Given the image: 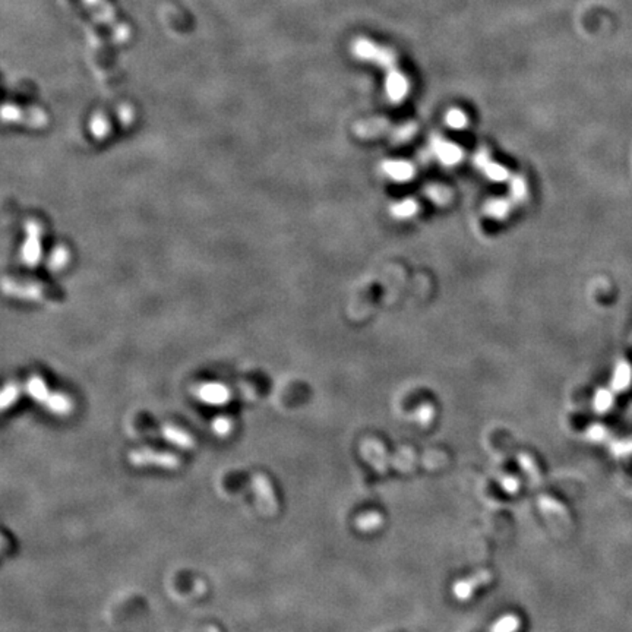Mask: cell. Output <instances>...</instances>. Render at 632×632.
Wrapping results in <instances>:
<instances>
[{
	"instance_id": "cell-10",
	"label": "cell",
	"mask_w": 632,
	"mask_h": 632,
	"mask_svg": "<svg viewBox=\"0 0 632 632\" xmlns=\"http://www.w3.org/2000/svg\"><path fill=\"white\" fill-rule=\"evenodd\" d=\"M382 168L391 179L397 182L410 181L414 174L413 166L406 161H387L382 164Z\"/></svg>"
},
{
	"instance_id": "cell-3",
	"label": "cell",
	"mask_w": 632,
	"mask_h": 632,
	"mask_svg": "<svg viewBox=\"0 0 632 632\" xmlns=\"http://www.w3.org/2000/svg\"><path fill=\"white\" fill-rule=\"evenodd\" d=\"M128 460L135 467L157 466V467H161L166 470H178L182 464L178 455L170 454V452H159V451L146 449V448L131 451L128 455Z\"/></svg>"
},
{
	"instance_id": "cell-9",
	"label": "cell",
	"mask_w": 632,
	"mask_h": 632,
	"mask_svg": "<svg viewBox=\"0 0 632 632\" xmlns=\"http://www.w3.org/2000/svg\"><path fill=\"white\" fill-rule=\"evenodd\" d=\"M631 382H632V366L628 362H619L612 376L611 390L615 394H621L629 388Z\"/></svg>"
},
{
	"instance_id": "cell-8",
	"label": "cell",
	"mask_w": 632,
	"mask_h": 632,
	"mask_svg": "<svg viewBox=\"0 0 632 632\" xmlns=\"http://www.w3.org/2000/svg\"><path fill=\"white\" fill-rule=\"evenodd\" d=\"M161 435L166 441H168L170 444L179 446L182 449H193L195 448V439L182 429L167 424L163 427Z\"/></svg>"
},
{
	"instance_id": "cell-16",
	"label": "cell",
	"mask_w": 632,
	"mask_h": 632,
	"mask_svg": "<svg viewBox=\"0 0 632 632\" xmlns=\"http://www.w3.org/2000/svg\"><path fill=\"white\" fill-rule=\"evenodd\" d=\"M232 429H233L232 422H230L229 419H225V417H217V419L213 422V431H214V434H215L217 436H220V438L229 436L230 432H232Z\"/></svg>"
},
{
	"instance_id": "cell-14",
	"label": "cell",
	"mask_w": 632,
	"mask_h": 632,
	"mask_svg": "<svg viewBox=\"0 0 632 632\" xmlns=\"http://www.w3.org/2000/svg\"><path fill=\"white\" fill-rule=\"evenodd\" d=\"M518 628H520V619L514 615H508L495 622L491 632H517Z\"/></svg>"
},
{
	"instance_id": "cell-5",
	"label": "cell",
	"mask_w": 632,
	"mask_h": 632,
	"mask_svg": "<svg viewBox=\"0 0 632 632\" xmlns=\"http://www.w3.org/2000/svg\"><path fill=\"white\" fill-rule=\"evenodd\" d=\"M432 146H434L436 157L445 166H454V164L460 163L463 159L461 148L452 142H446L441 138H435L432 142Z\"/></svg>"
},
{
	"instance_id": "cell-7",
	"label": "cell",
	"mask_w": 632,
	"mask_h": 632,
	"mask_svg": "<svg viewBox=\"0 0 632 632\" xmlns=\"http://www.w3.org/2000/svg\"><path fill=\"white\" fill-rule=\"evenodd\" d=\"M229 390L218 384L204 385L198 390V398L207 404H213V406H220L229 401Z\"/></svg>"
},
{
	"instance_id": "cell-17",
	"label": "cell",
	"mask_w": 632,
	"mask_h": 632,
	"mask_svg": "<svg viewBox=\"0 0 632 632\" xmlns=\"http://www.w3.org/2000/svg\"><path fill=\"white\" fill-rule=\"evenodd\" d=\"M525 183H524V181L521 179V178H515L514 181H513V183H511V193H513V198L514 199H517V200H520V199H523L524 196H525Z\"/></svg>"
},
{
	"instance_id": "cell-2",
	"label": "cell",
	"mask_w": 632,
	"mask_h": 632,
	"mask_svg": "<svg viewBox=\"0 0 632 632\" xmlns=\"http://www.w3.org/2000/svg\"><path fill=\"white\" fill-rule=\"evenodd\" d=\"M84 4L100 22H103L112 30L116 41L123 43L126 40H129L131 37L129 27H126L123 22L117 19L114 9L107 0H84Z\"/></svg>"
},
{
	"instance_id": "cell-18",
	"label": "cell",
	"mask_w": 632,
	"mask_h": 632,
	"mask_svg": "<svg viewBox=\"0 0 632 632\" xmlns=\"http://www.w3.org/2000/svg\"><path fill=\"white\" fill-rule=\"evenodd\" d=\"M16 397H18L16 388H15V387H8V388L5 390V392H4V395H2V409L6 410V409L11 406V404L15 402Z\"/></svg>"
},
{
	"instance_id": "cell-15",
	"label": "cell",
	"mask_w": 632,
	"mask_h": 632,
	"mask_svg": "<svg viewBox=\"0 0 632 632\" xmlns=\"http://www.w3.org/2000/svg\"><path fill=\"white\" fill-rule=\"evenodd\" d=\"M445 122H446V124L449 126V128H452V129H463V128H466V126H467L468 120H467V116L461 110L452 109V110H449L446 113Z\"/></svg>"
},
{
	"instance_id": "cell-6",
	"label": "cell",
	"mask_w": 632,
	"mask_h": 632,
	"mask_svg": "<svg viewBox=\"0 0 632 632\" xmlns=\"http://www.w3.org/2000/svg\"><path fill=\"white\" fill-rule=\"evenodd\" d=\"M474 164L480 170H483V173L493 182H503V181H507L508 176H510L507 168L491 161L485 151H478L477 156L474 157Z\"/></svg>"
},
{
	"instance_id": "cell-13",
	"label": "cell",
	"mask_w": 632,
	"mask_h": 632,
	"mask_svg": "<svg viewBox=\"0 0 632 632\" xmlns=\"http://www.w3.org/2000/svg\"><path fill=\"white\" fill-rule=\"evenodd\" d=\"M510 211H511L510 202L505 200V199L491 200L489 204L486 205V213L491 217H495V218H505L510 214Z\"/></svg>"
},
{
	"instance_id": "cell-12",
	"label": "cell",
	"mask_w": 632,
	"mask_h": 632,
	"mask_svg": "<svg viewBox=\"0 0 632 632\" xmlns=\"http://www.w3.org/2000/svg\"><path fill=\"white\" fill-rule=\"evenodd\" d=\"M417 202L413 199H406L401 200L398 204L392 205L391 213L397 217V218H409L412 215H414L417 213Z\"/></svg>"
},
{
	"instance_id": "cell-1",
	"label": "cell",
	"mask_w": 632,
	"mask_h": 632,
	"mask_svg": "<svg viewBox=\"0 0 632 632\" xmlns=\"http://www.w3.org/2000/svg\"><path fill=\"white\" fill-rule=\"evenodd\" d=\"M351 53L359 60L370 62L385 69L387 82L385 91L392 103H400L407 97L410 84L406 75L397 68V55L392 48L379 45L368 38H356L351 45Z\"/></svg>"
},
{
	"instance_id": "cell-11",
	"label": "cell",
	"mask_w": 632,
	"mask_h": 632,
	"mask_svg": "<svg viewBox=\"0 0 632 632\" xmlns=\"http://www.w3.org/2000/svg\"><path fill=\"white\" fill-rule=\"evenodd\" d=\"M615 402V392L611 388H601L594 397V410L599 413H606L611 410Z\"/></svg>"
},
{
	"instance_id": "cell-4",
	"label": "cell",
	"mask_w": 632,
	"mask_h": 632,
	"mask_svg": "<svg viewBox=\"0 0 632 632\" xmlns=\"http://www.w3.org/2000/svg\"><path fill=\"white\" fill-rule=\"evenodd\" d=\"M252 489L255 492L261 511L265 514H274L277 511V498L268 477L264 474H255L252 477Z\"/></svg>"
}]
</instances>
